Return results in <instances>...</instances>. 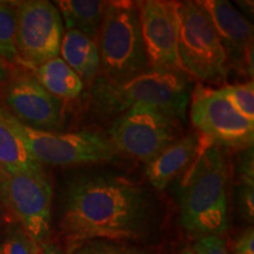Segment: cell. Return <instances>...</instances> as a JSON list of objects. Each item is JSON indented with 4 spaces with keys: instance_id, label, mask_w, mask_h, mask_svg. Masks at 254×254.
<instances>
[{
    "instance_id": "obj_17",
    "label": "cell",
    "mask_w": 254,
    "mask_h": 254,
    "mask_svg": "<svg viewBox=\"0 0 254 254\" xmlns=\"http://www.w3.org/2000/svg\"><path fill=\"white\" fill-rule=\"evenodd\" d=\"M34 69V78L47 92L58 99H75L85 84L60 57L53 58Z\"/></svg>"
},
{
    "instance_id": "obj_22",
    "label": "cell",
    "mask_w": 254,
    "mask_h": 254,
    "mask_svg": "<svg viewBox=\"0 0 254 254\" xmlns=\"http://www.w3.org/2000/svg\"><path fill=\"white\" fill-rule=\"evenodd\" d=\"M0 254H38V244L25 232H17L0 244Z\"/></svg>"
},
{
    "instance_id": "obj_13",
    "label": "cell",
    "mask_w": 254,
    "mask_h": 254,
    "mask_svg": "<svg viewBox=\"0 0 254 254\" xmlns=\"http://www.w3.org/2000/svg\"><path fill=\"white\" fill-rule=\"evenodd\" d=\"M217 31L228 58L253 75V27L250 21L225 0L198 1Z\"/></svg>"
},
{
    "instance_id": "obj_15",
    "label": "cell",
    "mask_w": 254,
    "mask_h": 254,
    "mask_svg": "<svg viewBox=\"0 0 254 254\" xmlns=\"http://www.w3.org/2000/svg\"><path fill=\"white\" fill-rule=\"evenodd\" d=\"M62 59L79 75L84 84L92 85L100 73V57L97 41L81 32H64L60 46Z\"/></svg>"
},
{
    "instance_id": "obj_10",
    "label": "cell",
    "mask_w": 254,
    "mask_h": 254,
    "mask_svg": "<svg viewBox=\"0 0 254 254\" xmlns=\"http://www.w3.org/2000/svg\"><path fill=\"white\" fill-rule=\"evenodd\" d=\"M190 119L193 125L213 144L246 150L254 140V122L232 106L220 90L201 86L192 92Z\"/></svg>"
},
{
    "instance_id": "obj_25",
    "label": "cell",
    "mask_w": 254,
    "mask_h": 254,
    "mask_svg": "<svg viewBox=\"0 0 254 254\" xmlns=\"http://www.w3.org/2000/svg\"><path fill=\"white\" fill-rule=\"evenodd\" d=\"M240 183L253 184V146L244 150L237 165Z\"/></svg>"
},
{
    "instance_id": "obj_12",
    "label": "cell",
    "mask_w": 254,
    "mask_h": 254,
    "mask_svg": "<svg viewBox=\"0 0 254 254\" xmlns=\"http://www.w3.org/2000/svg\"><path fill=\"white\" fill-rule=\"evenodd\" d=\"M136 4L150 68H182L178 57V2L146 0Z\"/></svg>"
},
{
    "instance_id": "obj_19",
    "label": "cell",
    "mask_w": 254,
    "mask_h": 254,
    "mask_svg": "<svg viewBox=\"0 0 254 254\" xmlns=\"http://www.w3.org/2000/svg\"><path fill=\"white\" fill-rule=\"evenodd\" d=\"M17 11L14 2L0 1V56L7 64H20L15 49Z\"/></svg>"
},
{
    "instance_id": "obj_4",
    "label": "cell",
    "mask_w": 254,
    "mask_h": 254,
    "mask_svg": "<svg viewBox=\"0 0 254 254\" xmlns=\"http://www.w3.org/2000/svg\"><path fill=\"white\" fill-rule=\"evenodd\" d=\"M97 40L101 78L120 81L150 69L136 2H107Z\"/></svg>"
},
{
    "instance_id": "obj_5",
    "label": "cell",
    "mask_w": 254,
    "mask_h": 254,
    "mask_svg": "<svg viewBox=\"0 0 254 254\" xmlns=\"http://www.w3.org/2000/svg\"><path fill=\"white\" fill-rule=\"evenodd\" d=\"M178 57L187 74L215 81L227 74L230 63L217 31L198 1L178 4Z\"/></svg>"
},
{
    "instance_id": "obj_27",
    "label": "cell",
    "mask_w": 254,
    "mask_h": 254,
    "mask_svg": "<svg viewBox=\"0 0 254 254\" xmlns=\"http://www.w3.org/2000/svg\"><path fill=\"white\" fill-rule=\"evenodd\" d=\"M8 77H9L8 64L2 59L1 56H0V87L4 86L5 82L7 81Z\"/></svg>"
},
{
    "instance_id": "obj_14",
    "label": "cell",
    "mask_w": 254,
    "mask_h": 254,
    "mask_svg": "<svg viewBox=\"0 0 254 254\" xmlns=\"http://www.w3.org/2000/svg\"><path fill=\"white\" fill-rule=\"evenodd\" d=\"M202 141L195 133L176 139L146 164V176L154 189L164 190L194 163Z\"/></svg>"
},
{
    "instance_id": "obj_28",
    "label": "cell",
    "mask_w": 254,
    "mask_h": 254,
    "mask_svg": "<svg viewBox=\"0 0 254 254\" xmlns=\"http://www.w3.org/2000/svg\"><path fill=\"white\" fill-rule=\"evenodd\" d=\"M43 254H63V253L57 249H53V247H49V249L45 250V252H44Z\"/></svg>"
},
{
    "instance_id": "obj_23",
    "label": "cell",
    "mask_w": 254,
    "mask_h": 254,
    "mask_svg": "<svg viewBox=\"0 0 254 254\" xmlns=\"http://www.w3.org/2000/svg\"><path fill=\"white\" fill-rule=\"evenodd\" d=\"M254 185L253 184L240 183L239 189V199H238V204H239L240 213L243 217L246 219L249 222H253L254 217Z\"/></svg>"
},
{
    "instance_id": "obj_2",
    "label": "cell",
    "mask_w": 254,
    "mask_h": 254,
    "mask_svg": "<svg viewBox=\"0 0 254 254\" xmlns=\"http://www.w3.org/2000/svg\"><path fill=\"white\" fill-rule=\"evenodd\" d=\"M227 182L226 158L209 141L179 185L180 221L193 237H221L227 231Z\"/></svg>"
},
{
    "instance_id": "obj_26",
    "label": "cell",
    "mask_w": 254,
    "mask_h": 254,
    "mask_svg": "<svg viewBox=\"0 0 254 254\" xmlns=\"http://www.w3.org/2000/svg\"><path fill=\"white\" fill-rule=\"evenodd\" d=\"M233 254H254L253 227L247 228L233 244Z\"/></svg>"
},
{
    "instance_id": "obj_6",
    "label": "cell",
    "mask_w": 254,
    "mask_h": 254,
    "mask_svg": "<svg viewBox=\"0 0 254 254\" xmlns=\"http://www.w3.org/2000/svg\"><path fill=\"white\" fill-rule=\"evenodd\" d=\"M7 120L30 154L40 165L72 166L103 163L113 160L117 155L116 148L111 144L110 139L100 133L39 131L25 126L8 112Z\"/></svg>"
},
{
    "instance_id": "obj_9",
    "label": "cell",
    "mask_w": 254,
    "mask_h": 254,
    "mask_svg": "<svg viewBox=\"0 0 254 254\" xmlns=\"http://www.w3.org/2000/svg\"><path fill=\"white\" fill-rule=\"evenodd\" d=\"M14 5L15 49L20 64L36 68L57 58L64 37V23L57 6L46 0H27Z\"/></svg>"
},
{
    "instance_id": "obj_16",
    "label": "cell",
    "mask_w": 254,
    "mask_h": 254,
    "mask_svg": "<svg viewBox=\"0 0 254 254\" xmlns=\"http://www.w3.org/2000/svg\"><path fill=\"white\" fill-rule=\"evenodd\" d=\"M63 23L67 30H75L97 41L103 24L107 1L63 0L57 1Z\"/></svg>"
},
{
    "instance_id": "obj_8",
    "label": "cell",
    "mask_w": 254,
    "mask_h": 254,
    "mask_svg": "<svg viewBox=\"0 0 254 254\" xmlns=\"http://www.w3.org/2000/svg\"><path fill=\"white\" fill-rule=\"evenodd\" d=\"M0 198L32 240L40 244L49 237L52 187L43 170L36 172L0 170Z\"/></svg>"
},
{
    "instance_id": "obj_18",
    "label": "cell",
    "mask_w": 254,
    "mask_h": 254,
    "mask_svg": "<svg viewBox=\"0 0 254 254\" xmlns=\"http://www.w3.org/2000/svg\"><path fill=\"white\" fill-rule=\"evenodd\" d=\"M0 170L6 172H36L43 170L12 129L7 112L2 106H0Z\"/></svg>"
},
{
    "instance_id": "obj_24",
    "label": "cell",
    "mask_w": 254,
    "mask_h": 254,
    "mask_svg": "<svg viewBox=\"0 0 254 254\" xmlns=\"http://www.w3.org/2000/svg\"><path fill=\"white\" fill-rule=\"evenodd\" d=\"M193 252L195 254H230L221 237H205L194 244Z\"/></svg>"
},
{
    "instance_id": "obj_11",
    "label": "cell",
    "mask_w": 254,
    "mask_h": 254,
    "mask_svg": "<svg viewBox=\"0 0 254 254\" xmlns=\"http://www.w3.org/2000/svg\"><path fill=\"white\" fill-rule=\"evenodd\" d=\"M6 111L25 126L53 132L62 124L63 104L27 72L8 77L4 85Z\"/></svg>"
},
{
    "instance_id": "obj_29",
    "label": "cell",
    "mask_w": 254,
    "mask_h": 254,
    "mask_svg": "<svg viewBox=\"0 0 254 254\" xmlns=\"http://www.w3.org/2000/svg\"><path fill=\"white\" fill-rule=\"evenodd\" d=\"M184 254H195V253L193 252V251H186V252L184 253Z\"/></svg>"
},
{
    "instance_id": "obj_7",
    "label": "cell",
    "mask_w": 254,
    "mask_h": 254,
    "mask_svg": "<svg viewBox=\"0 0 254 254\" xmlns=\"http://www.w3.org/2000/svg\"><path fill=\"white\" fill-rule=\"evenodd\" d=\"M180 122L157 107L135 105L118 116L107 138L116 151L147 164L176 140Z\"/></svg>"
},
{
    "instance_id": "obj_20",
    "label": "cell",
    "mask_w": 254,
    "mask_h": 254,
    "mask_svg": "<svg viewBox=\"0 0 254 254\" xmlns=\"http://www.w3.org/2000/svg\"><path fill=\"white\" fill-rule=\"evenodd\" d=\"M220 91L241 116L250 122H254V84L252 80L244 84L227 85L221 87Z\"/></svg>"
},
{
    "instance_id": "obj_3",
    "label": "cell",
    "mask_w": 254,
    "mask_h": 254,
    "mask_svg": "<svg viewBox=\"0 0 254 254\" xmlns=\"http://www.w3.org/2000/svg\"><path fill=\"white\" fill-rule=\"evenodd\" d=\"M190 75L182 68H150L125 80L98 77L92 84L91 107L98 116H120L135 105H148L185 120Z\"/></svg>"
},
{
    "instance_id": "obj_21",
    "label": "cell",
    "mask_w": 254,
    "mask_h": 254,
    "mask_svg": "<svg viewBox=\"0 0 254 254\" xmlns=\"http://www.w3.org/2000/svg\"><path fill=\"white\" fill-rule=\"evenodd\" d=\"M73 254H151V252L125 241L97 239L80 244Z\"/></svg>"
},
{
    "instance_id": "obj_1",
    "label": "cell",
    "mask_w": 254,
    "mask_h": 254,
    "mask_svg": "<svg viewBox=\"0 0 254 254\" xmlns=\"http://www.w3.org/2000/svg\"><path fill=\"white\" fill-rule=\"evenodd\" d=\"M154 222L151 196L140 184L111 173L73 178L64 198L63 230L71 243L136 240Z\"/></svg>"
}]
</instances>
